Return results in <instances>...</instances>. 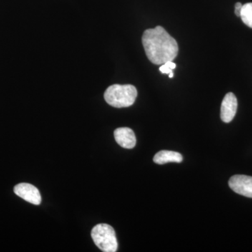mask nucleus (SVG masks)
I'll use <instances>...</instances> for the list:
<instances>
[{"instance_id":"f257e3e1","label":"nucleus","mask_w":252,"mask_h":252,"mask_svg":"<svg viewBox=\"0 0 252 252\" xmlns=\"http://www.w3.org/2000/svg\"><path fill=\"white\" fill-rule=\"evenodd\" d=\"M142 40L146 55L154 64L173 61L178 54L177 41L161 26L144 31Z\"/></svg>"},{"instance_id":"f03ea898","label":"nucleus","mask_w":252,"mask_h":252,"mask_svg":"<svg viewBox=\"0 0 252 252\" xmlns=\"http://www.w3.org/2000/svg\"><path fill=\"white\" fill-rule=\"evenodd\" d=\"M137 96V89L130 84H114L109 86L104 94L106 102L116 108L130 107L135 102Z\"/></svg>"},{"instance_id":"7ed1b4c3","label":"nucleus","mask_w":252,"mask_h":252,"mask_svg":"<svg viewBox=\"0 0 252 252\" xmlns=\"http://www.w3.org/2000/svg\"><path fill=\"white\" fill-rule=\"evenodd\" d=\"M91 237L96 246L104 252L117 251L118 242L115 230L111 225L101 223L91 231Z\"/></svg>"},{"instance_id":"20e7f679","label":"nucleus","mask_w":252,"mask_h":252,"mask_svg":"<svg viewBox=\"0 0 252 252\" xmlns=\"http://www.w3.org/2000/svg\"><path fill=\"white\" fill-rule=\"evenodd\" d=\"M230 188L235 193L252 198V177L234 175L228 182Z\"/></svg>"},{"instance_id":"39448f33","label":"nucleus","mask_w":252,"mask_h":252,"mask_svg":"<svg viewBox=\"0 0 252 252\" xmlns=\"http://www.w3.org/2000/svg\"><path fill=\"white\" fill-rule=\"evenodd\" d=\"M14 193L28 203L38 205L41 203L40 193L37 188L28 183H21L14 187Z\"/></svg>"},{"instance_id":"423d86ee","label":"nucleus","mask_w":252,"mask_h":252,"mask_svg":"<svg viewBox=\"0 0 252 252\" xmlns=\"http://www.w3.org/2000/svg\"><path fill=\"white\" fill-rule=\"evenodd\" d=\"M238 109V100L233 93L225 94L220 107V119L224 123H230L234 119Z\"/></svg>"},{"instance_id":"0eeeda50","label":"nucleus","mask_w":252,"mask_h":252,"mask_svg":"<svg viewBox=\"0 0 252 252\" xmlns=\"http://www.w3.org/2000/svg\"><path fill=\"white\" fill-rule=\"evenodd\" d=\"M114 138L121 147L132 149L136 145V137L132 129L129 127H119L114 131Z\"/></svg>"},{"instance_id":"6e6552de","label":"nucleus","mask_w":252,"mask_h":252,"mask_svg":"<svg viewBox=\"0 0 252 252\" xmlns=\"http://www.w3.org/2000/svg\"><path fill=\"white\" fill-rule=\"evenodd\" d=\"M182 160V154L172 151H160L154 157V162L158 165H164L167 162H181Z\"/></svg>"},{"instance_id":"1a4fd4ad","label":"nucleus","mask_w":252,"mask_h":252,"mask_svg":"<svg viewBox=\"0 0 252 252\" xmlns=\"http://www.w3.org/2000/svg\"><path fill=\"white\" fill-rule=\"evenodd\" d=\"M240 18L246 26L252 28V3L243 5Z\"/></svg>"},{"instance_id":"9d476101","label":"nucleus","mask_w":252,"mask_h":252,"mask_svg":"<svg viewBox=\"0 0 252 252\" xmlns=\"http://www.w3.org/2000/svg\"><path fill=\"white\" fill-rule=\"evenodd\" d=\"M242 8H243V4L240 2L236 3L235 5V14L238 17H240V14H241Z\"/></svg>"},{"instance_id":"9b49d317","label":"nucleus","mask_w":252,"mask_h":252,"mask_svg":"<svg viewBox=\"0 0 252 252\" xmlns=\"http://www.w3.org/2000/svg\"><path fill=\"white\" fill-rule=\"evenodd\" d=\"M159 69H160V72H161L162 74H168L169 73L172 72V69H170V67H167L165 64H161Z\"/></svg>"},{"instance_id":"f8f14e48","label":"nucleus","mask_w":252,"mask_h":252,"mask_svg":"<svg viewBox=\"0 0 252 252\" xmlns=\"http://www.w3.org/2000/svg\"><path fill=\"white\" fill-rule=\"evenodd\" d=\"M165 64H166L167 67H170L172 70L175 69L176 64L175 63L172 62V61H167Z\"/></svg>"},{"instance_id":"ddd939ff","label":"nucleus","mask_w":252,"mask_h":252,"mask_svg":"<svg viewBox=\"0 0 252 252\" xmlns=\"http://www.w3.org/2000/svg\"><path fill=\"white\" fill-rule=\"evenodd\" d=\"M168 75H169V77H170V78L173 77H174L173 72H171L169 73Z\"/></svg>"}]
</instances>
